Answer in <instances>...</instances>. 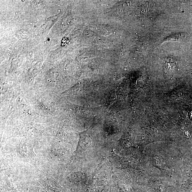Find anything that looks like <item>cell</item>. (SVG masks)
Wrapping results in <instances>:
<instances>
[{
  "mask_svg": "<svg viewBox=\"0 0 192 192\" xmlns=\"http://www.w3.org/2000/svg\"><path fill=\"white\" fill-rule=\"evenodd\" d=\"M186 34L183 33H174L166 38L165 40H171L174 41H182L186 38Z\"/></svg>",
  "mask_w": 192,
  "mask_h": 192,
  "instance_id": "6da1fadb",
  "label": "cell"
}]
</instances>
